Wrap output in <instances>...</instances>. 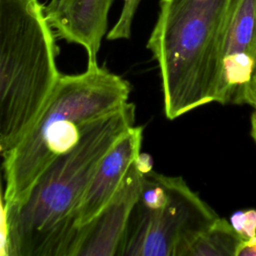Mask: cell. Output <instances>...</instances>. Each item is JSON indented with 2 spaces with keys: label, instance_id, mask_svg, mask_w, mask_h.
<instances>
[{
  "label": "cell",
  "instance_id": "4fadbf2b",
  "mask_svg": "<svg viewBox=\"0 0 256 256\" xmlns=\"http://www.w3.org/2000/svg\"><path fill=\"white\" fill-rule=\"evenodd\" d=\"M236 104H248L256 109V70L249 83L240 93Z\"/></svg>",
  "mask_w": 256,
  "mask_h": 256
},
{
  "label": "cell",
  "instance_id": "9a60e30c",
  "mask_svg": "<svg viewBox=\"0 0 256 256\" xmlns=\"http://www.w3.org/2000/svg\"><path fill=\"white\" fill-rule=\"evenodd\" d=\"M136 164L144 174L152 171V160L147 154L140 153L138 158L136 159Z\"/></svg>",
  "mask_w": 256,
  "mask_h": 256
},
{
  "label": "cell",
  "instance_id": "52a82bcc",
  "mask_svg": "<svg viewBox=\"0 0 256 256\" xmlns=\"http://www.w3.org/2000/svg\"><path fill=\"white\" fill-rule=\"evenodd\" d=\"M138 158V157H137ZM144 173L136 161L104 209L78 230L71 256H115L138 201Z\"/></svg>",
  "mask_w": 256,
  "mask_h": 256
},
{
  "label": "cell",
  "instance_id": "ba28073f",
  "mask_svg": "<svg viewBox=\"0 0 256 256\" xmlns=\"http://www.w3.org/2000/svg\"><path fill=\"white\" fill-rule=\"evenodd\" d=\"M142 140L143 128L134 125L105 154L77 209L76 226L78 230L90 223L119 190L130 168L141 153Z\"/></svg>",
  "mask_w": 256,
  "mask_h": 256
},
{
  "label": "cell",
  "instance_id": "5bb4252c",
  "mask_svg": "<svg viewBox=\"0 0 256 256\" xmlns=\"http://www.w3.org/2000/svg\"><path fill=\"white\" fill-rule=\"evenodd\" d=\"M236 256H256V236L243 240L237 249Z\"/></svg>",
  "mask_w": 256,
  "mask_h": 256
},
{
  "label": "cell",
  "instance_id": "3957f363",
  "mask_svg": "<svg viewBox=\"0 0 256 256\" xmlns=\"http://www.w3.org/2000/svg\"><path fill=\"white\" fill-rule=\"evenodd\" d=\"M130 90L125 79L98 63L87 64L80 74H61L31 129L2 155L3 205L23 201L42 172L76 144L91 122L129 102Z\"/></svg>",
  "mask_w": 256,
  "mask_h": 256
},
{
  "label": "cell",
  "instance_id": "8992f818",
  "mask_svg": "<svg viewBox=\"0 0 256 256\" xmlns=\"http://www.w3.org/2000/svg\"><path fill=\"white\" fill-rule=\"evenodd\" d=\"M256 70V0H233L223 31L216 102L237 103Z\"/></svg>",
  "mask_w": 256,
  "mask_h": 256
},
{
  "label": "cell",
  "instance_id": "2e32d148",
  "mask_svg": "<svg viewBox=\"0 0 256 256\" xmlns=\"http://www.w3.org/2000/svg\"><path fill=\"white\" fill-rule=\"evenodd\" d=\"M250 123H251V136L254 142L256 143V109H254V112L251 115Z\"/></svg>",
  "mask_w": 256,
  "mask_h": 256
},
{
  "label": "cell",
  "instance_id": "8fae6325",
  "mask_svg": "<svg viewBox=\"0 0 256 256\" xmlns=\"http://www.w3.org/2000/svg\"><path fill=\"white\" fill-rule=\"evenodd\" d=\"M141 0H124L120 16L107 34L108 40L129 39L134 16Z\"/></svg>",
  "mask_w": 256,
  "mask_h": 256
},
{
  "label": "cell",
  "instance_id": "277c9868",
  "mask_svg": "<svg viewBox=\"0 0 256 256\" xmlns=\"http://www.w3.org/2000/svg\"><path fill=\"white\" fill-rule=\"evenodd\" d=\"M56 34L39 0H0V149L31 129L61 73Z\"/></svg>",
  "mask_w": 256,
  "mask_h": 256
},
{
  "label": "cell",
  "instance_id": "6da1fadb",
  "mask_svg": "<svg viewBox=\"0 0 256 256\" xmlns=\"http://www.w3.org/2000/svg\"><path fill=\"white\" fill-rule=\"evenodd\" d=\"M135 123V105L91 122L35 181L26 198L3 205L2 255L71 256L81 199L101 160Z\"/></svg>",
  "mask_w": 256,
  "mask_h": 256
},
{
  "label": "cell",
  "instance_id": "7c38bea8",
  "mask_svg": "<svg viewBox=\"0 0 256 256\" xmlns=\"http://www.w3.org/2000/svg\"><path fill=\"white\" fill-rule=\"evenodd\" d=\"M230 223L243 240L256 236V210L237 211L230 218Z\"/></svg>",
  "mask_w": 256,
  "mask_h": 256
},
{
  "label": "cell",
  "instance_id": "9c48e42d",
  "mask_svg": "<svg viewBox=\"0 0 256 256\" xmlns=\"http://www.w3.org/2000/svg\"><path fill=\"white\" fill-rule=\"evenodd\" d=\"M113 1L50 0L44 5V13L56 37L82 46L88 64H96Z\"/></svg>",
  "mask_w": 256,
  "mask_h": 256
},
{
  "label": "cell",
  "instance_id": "5b68a950",
  "mask_svg": "<svg viewBox=\"0 0 256 256\" xmlns=\"http://www.w3.org/2000/svg\"><path fill=\"white\" fill-rule=\"evenodd\" d=\"M219 216L180 176L144 174L117 255L187 256Z\"/></svg>",
  "mask_w": 256,
  "mask_h": 256
},
{
  "label": "cell",
  "instance_id": "30bf717a",
  "mask_svg": "<svg viewBox=\"0 0 256 256\" xmlns=\"http://www.w3.org/2000/svg\"><path fill=\"white\" fill-rule=\"evenodd\" d=\"M242 241L231 223L219 217L192 244L187 256H236Z\"/></svg>",
  "mask_w": 256,
  "mask_h": 256
},
{
  "label": "cell",
  "instance_id": "7a4b0ae2",
  "mask_svg": "<svg viewBox=\"0 0 256 256\" xmlns=\"http://www.w3.org/2000/svg\"><path fill=\"white\" fill-rule=\"evenodd\" d=\"M233 0H160L147 41L156 61L164 113L173 120L216 102L221 46Z\"/></svg>",
  "mask_w": 256,
  "mask_h": 256
}]
</instances>
